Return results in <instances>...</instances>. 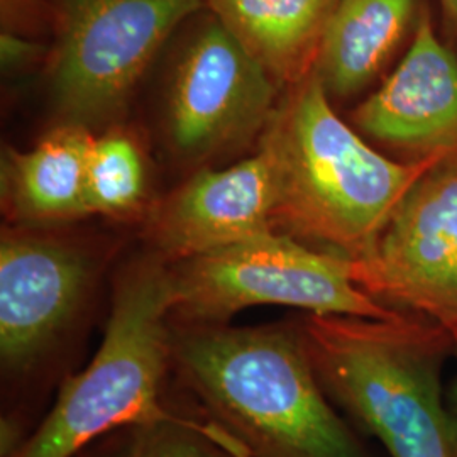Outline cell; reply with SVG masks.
I'll return each mask as SVG.
<instances>
[{
    "label": "cell",
    "instance_id": "1",
    "mask_svg": "<svg viewBox=\"0 0 457 457\" xmlns=\"http://www.w3.org/2000/svg\"><path fill=\"white\" fill-rule=\"evenodd\" d=\"M170 364L175 388L247 457H376L324 392L296 319L171 320Z\"/></svg>",
    "mask_w": 457,
    "mask_h": 457
},
{
    "label": "cell",
    "instance_id": "2",
    "mask_svg": "<svg viewBox=\"0 0 457 457\" xmlns=\"http://www.w3.org/2000/svg\"><path fill=\"white\" fill-rule=\"evenodd\" d=\"M262 149L275 170V228L353 262L366 256L393 212L434 166L398 163L368 146L330 107L319 75L292 87L270 117Z\"/></svg>",
    "mask_w": 457,
    "mask_h": 457
},
{
    "label": "cell",
    "instance_id": "3",
    "mask_svg": "<svg viewBox=\"0 0 457 457\" xmlns=\"http://www.w3.org/2000/svg\"><path fill=\"white\" fill-rule=\"evenodd\" d=\"M296 324L327 396L366 439L388 457H454L447 328L407 312L386 320L303 313Z\"/></svg>",
    "mask_w": 457,
    "mask_h": 457
},
{
    "label": "cell",
    "instance_id": "4",
    "mask_svg": "<svg viewBox=\"0 0 457 457\" xmlns=\"http://www.w3.org/2000/svg\"><path fill=\"white\" fill-rule=\"evenodd\" d=\"M109 251L34 230L0 239V457L43 422L83 366Z\"/></svg>",
    "mask_w": 457,
    "mask_h": 457
},
{
    "label": "cell",
    "instance_id": "5",
    "mask_svg": "<svg viewBox=\"0 0 457 457\" xmlns=\"http://www.w3.org/2000/svg\"><path fill=\"white\" fill-rule=\"evenodd\" d=\"M170 337L168 262L149 251L115 273L97 351L11 457H71L119 427L179 415L188 402L173 385Z\"/></svg>",
    "mask_w": 457,
    "mask_h": 457
},
{
    "label": "cell",
    "instance_id": "6",
    "mask_svg": "<svg viewBox=\"0 0 457 457\" xmlns=\"http://www.w3.org/2000/svg\"><path fill=\"white\" fill-rule=\"evenodd\" d=\"M168 270L171 320L183 324H230L236 313L258 305L378 320L402 313L361 288L353 260L277 230L168 262Z\"/></svg>",
    "mask_w": 457,
    "mask_h": 457
},
{
    "label": "cell",
    "instance_id": "7",
    "mask_svg": "<svg viewBox=\"0 0 457 457\" xmlns=\"http://www.w3.org/2000/svg\"><path fill=\"white\" fill-rule=\"evenodd\" d=\"M205 0H60L53 92L66 124L119 114L170 34Z\"/></svg>",
    "mask_w": 457,
    "mask_h": 457
},
{
    "label": "cell",
    "instance_id": "8",
    "mask_svg": "<svg viewBox=\"0 0 457 457\" xmlns=\"http://www.w3.org/2000/svg\"><path fill=\"white\" fill-rule=\"evenodd\" d=\"M361 288L393 311L457 337V158L434 166L393 212L373 249L353 262Z\"/></svg>",
    "mask_w": 457,
    "mask_h": 457
},
{
    "label": "cell",
    "instance_id": "9",
    "mask_svg": "<svg viewBox=\"0 0 457 457\" xmlns=\"http://www.w3.org/2000/svg\"><path fill=\"white\" fill-rule=\"evenodd\" d=\"M277 80L211 17L190 37L171 85L168 132L185 158L236 146L266 128Z\"/></svg>",
    "mask_w": 457,
    "mask_h": 457
},
{
    "label": "cell",
    "instance_id": "10",
    "mask_svg": "<svg viewBox=\"0 0 457 457\" xmlns=\"http://www.w3.org/2000/svg\"><path fill=\"white\" fill-rule=\"evenodd\" d=\"M278 187L268 154L200 171L151 215L149 251L175 262L275 230Z\"/></svg>",
    "mask_w": 457,
    "mask_h": 457
},
{
    "label": "cell",
    "instance_id": "11",
    "mask_svg": "<svg viewBox=\"0 0 457 457\" xmlns=\"http://www.w3.org/2000/svg\"><path fill=\"white\" fill-rule=\"evenodd\" d=\"M354 124L413 160L457 158V58L442 45L427 11L407 54L356 109Z\"/></svg>",
    "mask_w": 457,
    "mask_h": 457
},
{
    "label": "cell",
    "instance_id": "12",
    "mask_svg": "<svg viewBox=\"0 0 457 457\" xmlns=\"http://www.w3.org/2000/svg\"><path fill=\"white\" fill-rule=\"evenodd\" d=\"M94 136L65 124L37 146L9 153L2 164V202L17 222L49 224L90 213L87 166Z\"/></svg>",
    "mask_w": 457,
    "mask_h": 457
},
{
    "label": "cell",
    "instance_id": "13",
    "mask_svg": "<svg viewBox=\"0 0 457 457\" xmlns=\"http://www.w3.org/2000/svg\"><path fill=\"white\" fill-rule=\"evenodd\" d=\"M336 2L205 0V5L277 83L294 87L315 70Z\"/></svg>",
    "mask_w": 457,
    "mask_h": 457
},
{
    "label": "cell",
    "instance_id": "14",
    "mask_svg": "<svg viewBox=\"0 0 457 457\" xmlns=\"http://www.w3.org/2000/svg\"><path fill=\"white\" fill-rule=\"evenodd\" d=\"M415 0H337L315 73L327 94L347 97L375 79L407 34Z\"/></svg>",
    "mask_w": 457,
    "mask_h": 457
},
{
    "label": "cell",
    "instance_id": "15",
    "mask_svg": "<svg viewBox=\"0 0 457 457\" xmlns=\"http://www.w3.org/2000/svg\"><path fill=\"white\" fill-rule=\"evenodd\" d=\"M71 457H247L237 442L188 402L179 415L124 425Z\"/></svg>",
    "mask_w": 457,
    "mask_h": 457
},
{
    "label": "cell",
    "instance_id": "16",
    "mask_svg": "<svg viewBox=\"0 0 457 457\" xmlns=\"http://www.w3.org/2000/svg\"><path fill=\"white\" fill-rule=\"evenodd\" d=\"M145 194V166L129 136L109 132L94 137L87 166L90 213L119 215L134 209Z\"/></svg>",
    "mask_w": 457,
    "mask_h": 457
},
{
    "label": "cell",
    "instance_id": "17",
    "mask_svg": "<svg viewBox=\"0 0 457 457\" xmlns=\"http://www.w3.org/2000/svg\"><path fill=\"white\" fill-rule=\"evenodd\" d=\"M0 46H2V62L5 65H19L39 49L37 45L31 41L24 39L22 36L14 34L12 31H4L0 37Z\"/></svg>",
    "mask_w": 457,
    "mask_h": 457
},
{
    "label": "cell",
    "instance_id": "18",
    "mask_svg": "<svg viewBox=\"0 0 457 457\" xmlns=\"http://www.w3.org/2000/svg\"><path fill=\"white\" fill-rule=\"evenodd\" d=\"M454 361L457 362V337L454 339ZM453 407H454V413H453V420H454V457H457V378L454 383V392H453Z\"/></svg>",
    "mask_w": 457,
    "mask_h": 457
},
{
    "label": "cell",
    "instance_id": "19",
    "mask_svg": "<svg viewBox=\"0 0 457 457\" xmlns=\"http://www.w3.org/2000/svg\"><path fill=\"white\" fill-rule=\"evenodd\" d=\"M444 11L457 29V0H441Z\"/></svg>",
    "mask_w": 457,
    "mask_h": 457
}]
</instances>
